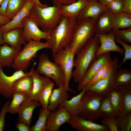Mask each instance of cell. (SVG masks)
Masks as SVG:
<instances>
[{
	"label": "cell",
	"mask_w": 131,
	"mask_h": 131,
	"mask_svg": "<svg viewBox=\"0 0 131 131\" xmlns=\"http://www.w3.org/2000/svg\"><path fill=\"white\" fill-rule=\"evenodd\" d=\"M41 106L38 101L33 100L28 96L21 104L18 114V122L30 125L34 110Z\"/></svg>",
	"instance_id": "cell-17"
},
{
	"label": "cell",
	"mask_w": 131,
	"mask_h": 131,
	"mask_svg": "<svg viewBox=\"0 0 131 131\" xmlns=\"http://www.w3.org/2000/svg\"><path fill=\"white\" fill-rule=\"evenodd\" d=\"M27 42L12 65V67L16 71H26L39 51L45 49H51L50 46L47 41L43 42L31 40Z\"/></svg>",
	"instance_id": "cell-5"
},
{
	"label": "cell",
	"mask_w": 131,
	"mask_h": 131,
	"mask_svg": "<svg viewBox=\"0 0 131 131\" xmlns=\"http://www.w3.org/2000/svg\"><path fill=\"white\" fill-rule=\"evenodd\" d=\"M84 92V87L78 94L65 100L59 106L63 107L71 116L78 115L80 101Z\"/></svg>",
	"instance_id": "cell-28"
},
{
	"label": "cell",
	"mask_w": 131,
	"mask_h": 131,
	"mask_svg": "<svg viewBox=\"0 0 131 131\" xmlns=\"http://www.w3.org/2000/svg\"><path fill=\"white\" fill-rule=\"evenodd\" d=\"M10 101L8 100L2 106L0 112V131L4 130L5 125V116L8 113V106Z\"/></svg>",
	"instance_id": "cell-42"
},
{
	"label": "cell",
	"mask_w": 131,
	"mask_h": 131,
	"mask_svg": "<svg viewBox=\"0 0 131 131\" xmlns=\"http://www.w3.org/2000/svg\"><path fill=\"white\" fill-rule=\"evenodd\" d=\"M71 115L62 107H59L54 111H50L46 126V131H58L63 124L69 122Z\"/></svg>",
	"instance_id": "cell-13"
},
{
	"label": "cell",
	"mask_w": 131,
	"mask_h": 131,
	"mask_svg": "<svg viewBox=\"0 0 131 131\" xmlns=\"http://www.w3.org/2000/svg\"><path fill=\"white\" fill-rule=\"evenodd\" d=\"M28 16L34 19L39 27L43 31L47 32L55 28L62 17L59 11V6L44 8L35 4L29 12Z\"/></svg>",
	"instance_id": "cell-3"
},
{
	"label": "cell",
	"mask_w": 131,
	"mask_h": 131,
	"mask_svg": "<svg viewBox=\"0 0 131 131\" xmlns=\"http://www.w3.org/2000/svg\"><path fill=\"white\" fill-rule=\"evenodd\" d=\"M75 55L68 45L58 50L53 56L54 62L62 69L65 78V87L68 92L72 91L69 86V83L72 77Z\"/></svg>",
	"instance_id": "cell-8"
},
{
	"label": "cell",
	"mask_w": 131,
	"mask_h": 131,
	"mask_svg": "<svg viewBox=\"0 0 131 131\" xmlns=\"http://www.w3.org/2000/svg\"><path fill=\"white\" fill-rule=\"evenodd\" d=\"M113 62V59H112L105 64L85 86H89L91 85L98 81L104 79V76L105 73L112 66Z\"/></svg>",
	"instance_id": "cell-36"
},
{
	"label": "cell",
	"mask_w": 131,
	"mask_h": 131,
	"mask_svg": "<svg viewBox=\"0 0 131 131\" xmlns=\"http://www.w3.org/2000/svg\"><path fill=\"white\" fill-rule=\"evenodd\" d=\"M99 45L98 37L95 34L76 54L74 61L75 68L72 73L75 82H80L90 64L96 58V54Z\"/></svg>",
	"instance_id": "cell-1"
},
{
	"label": "cell",
	"mask_w": 131,
	"mask_h": 131,
	"mask_svg": "<svg viewBox=\"0 0 131 131\" xmlns=\"http://www.w3.org/2000/svg\"><path fill=\"white\" fill-rule=\"evenodd\" d=\"M115 41L123 47L124 50V57L122 60L118 65V68H120L128 60L131 59V45L126 42L119 39L115 38Z\"/></svg>",
	"instance_id": "cell-39"
},
{
	"label": "cell",
	"mask_w": 131,
	"mask_h": 131,
	"mask_svg": "<svg viewBox=\"0 0 131 131\" xmlns=\"http://www.w3.org/2000/svg\"><path fill=\"white\" fill-rule=\"evenodd\" d=\"M98 37L99 45L96 52V58L104 53L115 51L123 56L124 50L116 43L115 37L113 33L111 32L106 34H95Z\"/></svg>",
	"instance_id": "cell-10"
},
{
	"label": "cell",
	"mask_w": 131,
	"mask_h": 131,
	"mask_svg": "<svg viewBox=\"0 0 131 131\" xmlns=\"http://www.w3.org/2000/svg\"><path fill=\"white\" fill-rule=\"evenodd\" d=\"M89 0H77L76 2L68 5L59 6V11L62 16L69 19L76 21L78 15L86 6Z\"/></svg>",
	"instance_id": "cell-22"
},
{
	"label": "cell",
	"mask_w": 131,
	"mask_h": 131,
	"mask_svg": "<svg viewBox=\"0 0 131 131\" xmlns=\"http://www.w3.org/2000/svg\"><path fill=\"white\" fill-rule=\"evenodd\" d=\"M2 68L0 66V93L4 97L10 99L13 95L12 88L14 83L28 72L18 70L16 71L12 75L8 76L4 73Z\"/></svg>",
	"instance_id": "cell-11"
},
{
	"label": "cell",
	"mask_w": 131,
	"mask_h": 131,
	"mask_svg": "<svg viewBox=\"0 0 131 131\" xmlns=\"http://www.w3.org/2000/svg\"><path fill=\"white\" fill-rule=\"evenodd\" d=\"M102 97L84 92L80 101L78 115L94 122L97 120L100 117L99 110Z\"/></svg>",
	"instance_id": "cell-7"
},
{
	"label": "cell",
	"mask_w": 131,
	"mask_h": 131,
	"mask_svg": "<svg viewBox=\"0 0 131 131\" xmlns=\"http://www.w3.org/2000/svg\"><path fill=\"white\" fill-rule=\"evenodd\" d=\"M33 82L30 72L17 79L15 82L12 88L13 92L27 94L29 95L31 92Z\"/></svg>",
	"instance_id": "cell-26"
},
{
	"label": "cell",
	"mask_w": 131,
	"mask_h": 131,
	"mask_svg": "<svg viewBox=\"0 0 131 131\" xmlns=\"http://www.w3.org/2000/svg\"><path fill=\"white\" fill-rule=\"evenodd\" d=\"M76 22L62 16L57 26L50 31L47 41L50 46L53 56L69 44Z\"/></svg>",
	"instance_id": "cell-2"
},
{
	"label": "cell",
	"mask_w": 131,
	"mask_h": 131,
	"mask_svg": "<svg viewBox=\"0 0 131 131\" xmlns=\"http://www.w3.org/2000/svg\"><path fill=\"white\" fill-rule=\"evenodd\" d=\"M100 117L105 118L117 117L111 103L109 94L103 97L99 110Z\"/></svg>",
	"instance_id": "cell-29"
},
{
	"label": "cell",
	"mask_w": 131,
	"mask_h": 131,
	"mask_svg": "<svg viewBox=\"0 0 131 131\" xmlns=\"http://www.w3.org/2000/svg\"><path fill=\"white\" fill-rule=\"evenodd\" d=\"M68 123L73 128L79 131H109L107 126L86 120L78 115L71 116Z\"/></svg>",
	"instance_id": "cell-15"
},
{
	"label": "cell",
	"mask_w": 131,
	"mask_h": 131,
	"mask_svg": "<svg viewBox=\"0 0 131 131\" xmlns=\"http://www.w3.org/2000/svg\"></svg>",
	"instance_id": "cell-53"
},
{
	"label": "cell",
	"mask_w": 131,
	"mask_h": 131,
	"mask_svg": "<svg viewBox=\"0 0 131 131\" xmlns=\"http://www.w3.org/2000/svg\"><path fill=\"white\" fill-rule=\"evenodd\" d=\"M110 100L117 116L121 115V96L118 88L114 87L109 94Z\"/></svg>",
	"instance_id": "cell-34"
},
{
	"label": "cell",
	"mask_w": 131,
	"mask_h": 131,
	"mask_svg": "<svg viewBox=\"0 0 131 131\" xmlns=\"http://www.w3.org/2000/svg\"><path fill=\"white\" fill-rule=\"evenodd\" d=\"M65 85L54 89L49 99L48 109L50 111L56 109L66 100L69 94Z\"/></svg>",
	"instance_id": "cell-24"
},
{
	"label": "cell",
	"mask_w": 131,
	"mask_h": 131,
	"mask_svg": "<svg viewBox=\"0 0 131 131\" xmlns=\"http://www.w3.org/2000/svg\"><path fill=\"white\" fill-rule=\"evenodd\" d=\"M108 10L106 6L101 4L98 0H89L78 15L76 21L88 18L96 20L102 12Z\"/></svg>",
	"instance_id": "cell-19"
},
{
	"label": "cell",
	"mask_w": 131,
	"mask_h": 131,
	"mask_svg": "<svg viewBox=\"0 0 131 131\" xmlns=\"http://www.w3.org/2000/svg\"><path fill=\"white\" fill-rule=\"evenodd\" d=\"M15 126L19 131H31L30 125L23 123L18 122Z\"/></svg>",
	"instance_id": "cell-44"
},
{
	"label": "cell",
	"mask_w": 131,
	"mask_h": 131,
	"mask_svg": "<svg viewBox=\"0 0 131 131\" xmlns=\"http://www.w3.org/2000/svg\"><path fill=\"white\" fill-rule=\"evenodd\" d=\"M112 59L110 52L102 54L95 59L90 65L83 78L78 83V91L81 90L105 64Z\"/></svg>",
	"instance_id": "cell-12"
},
{
	"label": "cell",
	"mask_w": 131,
	"mask_h": 131,
	"mask_svg": "<svg viewBox=\"0 0 131 131\" xmlns=\"http://www.w3.org/2000/svg\"><path fill=\"white\" fill-rule=\"evenodd\" d=\"M112 14L108 10L99 15L95 21L96 34H106L112 31L113 29Z\"/></svg>",
	"instance_id": "cell-23"
},
{
	"label": "cell",
	"mask_w": 131,
	"mask_h": 131,
	"mask_svg": "<svg viewBox=\"0 0 131 131\" xmlns=\"http://www.w3.org/2000/svg\"><path fill=\"white\" fill-rule=\"evenodd\" d=\"M114 0H98V2L101 4L106 6Z\"/></svg>",
	"instance_id": "cell-48"
},
{
	"label": "cell",
	"mask_w": 131,
	"mask_h": 131,
	"mask_svg": "<svg viewBox=\"0 0 131 131\" xmlns=\"http://www.w3.org/2000/svg\"><path fill=\"white\" fill-rule=\"evenodd\" d=\"M4 0H0V6Z\"/></svg>",
	"instance_id": "cell-51"
},
{
	"label": "cell",
	"mask_w": 131,
	"mask_h": 131,
	"mask_svg": "<svg viewBox=\"0 0 131 131\" xmlns=\"http://www.w3.org/2000/svg\"><path fill=\"white\" fill-rule=\"evenodd\" d=\"M35 4L33 0H28L23 8L9 22L1 26L3 33L15 28H23V20L25 17L28 16L30 11Z\"/></svg>",
	"instance_id": "cell-18"
},
{
	"label": "cell",
	"mask_w": 131,
	"mask_h": 131,
	"mask_svg": "<svg viewBox=\"0 0 131 131\" xmlns=\"http://www.w3.org/2000/svg\"><path fill=\"white\" fill-rule=\"evenodd\" d=\"M9 0H4L0 6V15L6 16Z\"/></svg>",
	"instance_id": "cell-46"
},
{
	"label": "cell",
	"mask_w": 131,
	"mask_h": 131,
	"mask_svg": "<svg viewBox=\"0 0 131 131\" xmlns=\"http://www.w3.org/2000/svg\"><path fill=\"white\" fill-rule=\"evenodd\" d=\"M3 33L2 30L1 26H0V46L6 43L4 42L3 38Z\"/></svg>",
	"instance_id": "cell-49"
},
{
	"label": "cell",
	"mask_w": 131,
	"mask_h": 131,
	"mask_svg": "<svg viewBox=\"0 0 131 131\" xmlns=\"http://www.w3.org/2000/svg\"><path fill=\"white\" fill-rule=\"evenodd\" d=\"M113 29L131 28V14L122 12L112 14Z\"/></svg>",
	"instance_id": "cell-27"
},
{
	"label": "cell",
	"mask_w": 131,
	"mask_h": 131,
	"mask_svg": "<svg viewBox=\"0 0 131 131\" xmlns=\"http://www.w3.org/2000/svg\"><path fill=\"white\" fill-rule=\"evenodd\" d=\"M22 48H15L5 43L0 46V66L12 67Z\"/></svg>",
	"instance_id": "cell-20"
},
{
	"label": "cell",
	"mask_w": 131,
	"mask_h": 131,
	"mask_svg": "<svg viewBox=\"0 0 131 131\" xmlns=\"http://www.w3.org/2000/svg\"><path fill=\"white\" fill-rule=\"evenodd\" d=\"M28 96L25 93L13 92L12 100L8 106V113L13 114L18 113L21 104Z\"/></svg>",
	"instance_id": "cell-30"
},
{
	"label": "cell",
	"mask_w": 131,
	"mask_h": 131,
	"mask_svg": "<svg viewBox=\"0 0 131 131\" xmlns=\"http://www.w3.org/2000/svg\"><path fill=\"white\" fill-rule=\"evenodd\" d=\"M117 88L121 96L120 116L131 113V84L121 86Z\"/></svg>",
	"instance_id": "cell-25"
},
{
	"label": "cell",
	"mask_w": 131,
	"mask_h": 131,
	"mask_svg": "<svg viewBox=\"0 0 131 131\" xmlns=\"http://www.w3.org/2000/svg\"><path fill=\"white\" fill-rule=\"evenodd\" d=\"M35 64L34 63L30 71L33 80V85L31 92L28 96L31 99L38 101L40 94L51 80L49 78L41 75L34 69Z\"/></svg>",
	"instance_id": "cell-16"
},
{
	"label": "cell",
	"mask_w": 131,
	"mask_h": 131,
	"mask_svg": "<svg viewBox=\"0 0 131 131\" xmlns=\"http://www.w3.org/2000/svg\"><path fill=\"white\" fill-rule=\"evenodd\" d=\"M10 20H11L7 16L0 15V26L5 25Z\"/></svg>",
	"instance_id": "cell-47"
},
{
	"label": "cell",
	"mask_w": 131,
	"mask_h": 131,
	"mask_svg": "<svg viewBox=\"0 0 131 131\" xmlns=\"http://www.w3.org/2000/svg\"><path fill=\"white\" fill-rule=\"evenodd\" d=\"M54 5L59 6L62 5H68L74 2L77 0H52Z\"/></svg>",
	"instance_id": "cell-45"
},
{
	"label": "cell",
	"mask_w": 131,
	"mask_h": 131,
	"mask_svg": "<svg viewBox=\"0 0 131 131\" xmlns=\"http://www.w3.org/2000/svg\"><path fill=\"white\" fill-rule=\"evenodd\" d=\"M106 6L112 14L122 12L123 7L122 0H114Z\"/></svg>",
	"instance_id": "cell-41"
},
{
	"label": "cell",
	"mask_w": 131,
	"mask_h": 131,
	"mask_svg": "<svg viewBox=\"0 0 131 131\" xmlns=\"http://www.w3.org/2000/svg\"><path fill=\"white\" fill-rule=\"evenodd\" d=\"M28 0H9L6 16L11 20L25 6Z\"/></svg>",
	"instance_id": "cell-33"
},
{
	"label": "cell",
	"mask_w": 131,
	"mask_h": 131,
	"mask_svg": "<svg viewBox=\"0 0 131 131\" xmlns=\"http://www.w3.org/2000/svg\"><path fill=\"white\" fill-rule=\"evenodd\" d=\"M55 84L51 81L45 87L38 98V101L42 108L47 109L49 100L53 90Z\"/></svg>",
	"instance_id": "cell-35"
},
{
	"label": "cell",
	"mask_w": 131,
	"mask_h": 131,
	"mask_svg": "<svg viewBox=\"0 0 131 131\" xmlns=\"http://www.w3.org/2000/svg\"><path fill=\"white\" fill-rule=\"evenodd\" d=\"M117 126L119 131H131V113L117 116Z\"/></svg>",
	"instance_id": "cell-37"
},
{
	"label": "cell",
	"mask_w": 131,
	"mask_h": 131,
	"mask_svg": "<svg viewBox=\"0 0 131 131\" xmlns=\"http://www.w3.org/2000/svg\"><path fill=\"white\" fill-rule=\"evenodd\" d=\"M24 35L27 42L30 40L41 41V39L48 40L50 31L44 32L41 30L35 19L28 16L22 22Z\"/></svg>",
	"instance_id": "cell-9"
},
{
	"label": "cell",
	"mask_w": 131,
	"mask_h": 131,
	"mask_svg": "<svg viewBox=\"0 0 131 131\" xmlns=\"http://www.w3.org/2000/svg\"><path fill=\"white\" fill-rule=\"evenodd\" d=\"M117 70L107 78L98 81L91 85L84 86L85 92L102 97L109 95L114 87V80Z\"/></svg>",
	"instance_id": "cell-14"
},
{
	"label": "cell",
	"mask_w": 131,
	"mask_h": 131,
	"mask_svg": "<svg viewBox=\"0 0 131 131\" xmlns=\"http://www.w3.org/2000/svg\"><path fill=\"white\" fill-rule=\"evenodd\" d=\"M122 12L131 14V0H122Z\"/></svg>",
	"instance_id": "cell-43"
},
{
	"label": "cell",
	"mask_w": 131,
	"mask_h": 131,
	"mask_svg": "<svg viewBox=\"0 0 131 131\" xmlns=\"http://www.w3.org/2000/svg\"><path fill=\"white\" fill-rule=\"evenodd\" d=\"M35 3V4H37L40 7L42 8H44L48 6L46 4H42L40 1L39 0H33Z\"/></svg>",
	"instance_id": "cell-50"
},
{
	"label": "cell",
	"mask_w": 131,
	"mask_h": 131,
	"mask_svg": "<svg viewBox=\"0 0 131 131\" xmlns=\"http://www.w3.org/2000/svg\"><path fill=\"white\" fill-rule=\"evenodd\" d=\"M111 32L114 34L115 38L131 43V28L123 30L113 29Z\"/></svg>",
	"instance_id": "cell-38"
},
{
	"label": "cell",
	"mask_w": 131,
	"mask_h": 131,
	"mask_svg": "<svg viewBox=\"0 0 131 131\" xmlns=\"http://www.w3.org/2000/svg\"><path fill=\"white\" fill-rule=\"evenodd\" d=\"M37 71L43 76L52 79L57 87L65 85V76L60 67L54 62L49 59L46 54L40 55L36 69Z\"/></svg>",
	"instance_id": "cell-6"
},
{
	"label": "cell",
	"mask_w": 131,
	"mask_h": 131,
	"mask_svg": "<svg viewBox=\"0 0 131 131\" xmlns=\"http://www.w3.org/2000/svg\"><path fill=\"white\" fill-rule=\"evenodd\" d=\"M95 21L92 18L76 21L72 39L68 45L75 55L95 35Z\"/></svg>",
	"instance_id": "cell-4"
},
{
	"label": "cell",
	"mask_w": 131,
	"mask_h": 131,
	"mask_svg": "<svg viewBox=\"0 0 131 131\" xmlns=\"http://www.w3.org/2000/svg\"></svg>",
	"instance_id": "cell-52"
},
{
	"label": "cell",
	"mask_w": 131,
	"mask_h": 131,
	"mask_svg": "<svg viewBox=\"0 0 131 131\" xmlns=\"http://www.w3.org/2000/svg\"><path fill=\"white\" fill-rule=\"evenodd\" d=\"M131 84V71L128 69H117L114 81V87Z\"/></svg>",
	"instance_id": "cell-31"
},
{
	"label": "cell",
	"mask_w": 131,
	"mask_h": 131,
	"mask_svg": "<svg viewBox=\"0 0 131 131\" xmlns=\"http://www.w3.org/2000/svg\"><path fill=\"white\" fill-rule=\"evenodd\" d=\"M50 112L48 109L41 108L38 120L31 128V131H46L47 119Z\"/></svg>",
	"instance_id": "cell-32"
},
{
	"label": "cell",
	"mask_w": 131,
	"mask_h": 131,
	"mask_svg": "<svg viewBox=\"0 0 131 131\" xmlns=\"http://www.w3.org/2000/svg\"><path fill=\"white\" fill-rule=\"evenodd\" d=\"M2 37L6 43L15 48H20L22 45H25L27 43L21 28H14L3 33Z\"/></svg>",
	"instance_id": "cell-21"
},
{
	"label": "cell",
	"mask_w": 131,
	"mask_h": 131,
	"mask_svg": "<svg viewBox=\"0 0 131 131\" xmlns=\"http://www.w3.org/2000/svg\"><path fill=\"white\" fill-rule=\"evenodd\" d=\"M117 123V117L104 118L101 121L102 124L107 126L110 131H119Z\"/></svg>",
	"instance_id": "cell-40"
}]
</instances>
